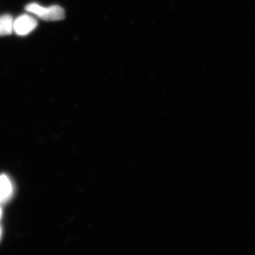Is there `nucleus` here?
<instances>
[{
  "instance_id": "f257e3e1",
  "label": "nucleus",
  "mask_w": 255,
  "mask_h": 255,
  "mask_svg": "<svg viewBox=\"0 0 255 255\" xmlns=\"http://www.w3.org/2000/svg\"><path fill=\"white\" fill-rule=\"evenodd\" d=\"M25 9L45 21H60L65 16V10L58 5L43 7L36 3H31L28 4Z\"/></svg>"
},
{
  "instance_id": "f03ea898",
  "label": "nucleus",
  "mask_w": 255,
  "mask_h": 255,
  "mask_svg": "<svg viewBox=\"0 0 255 255\" xmlns=\"http://www.w3.org/2000/svg\"><path fill=\"white\" fill-rule=\"evenodd\" d=\"M36 18L27 14L21 15L13 23V30L18 36H26L37 26Z\"/></svg>"
},
{
  "instance_id": "7ed1b4c3",
  "label": "nucleus",
  "mask_w": 255,
  "mask_h": 255,
  "mask_svg": "<svg viewBox=\"0 0 255 255\" xmlns=\"http://www.w3.org/2000/svg\"><path fill=\"white\" fill-rule=\"evenodd\" d=\"M13 18L9 14L0 16V36H7L13 31Z\"/></svg>"
},
{
  "instance_id": "20e7f679",
  "label": "nucleus",
  "mask_w": 255,
  "mask_h": 255,
  "mask_svg": "<svg viewBox=\"0 0 255 255\" xmlns=\"http://www.w3.org/2000/svg\"><path fill=\"white\" fill-rule=\"evenodd\" d=\"M12 187L6 176L0 177V203L6 201L11 195Z\"/></svg>"
},
{
  "instance_id": "39448f33",
  "label": "nucleus",
  "mask_w": 255,
  "mask_h": 255,
  "mask_svg": "<svg viewBox=\"0 0 255 255\" xmlns=\"http://www.w3.org/2000/svg\"><path fill=\"white\" fill-rule=\"evenodd\" d=\"M1 209H0V218H1Z\"/></svg>"
}]
</instances>
